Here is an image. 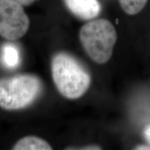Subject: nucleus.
Here are the masks:
<instances>
[{"label":"nucleus","mask_w":150,"mask_h":150,"mask_svg":"<svg viewBox=\"0 0 150 150\" xmlns=\"http://www.w3.org/2000/svg\"><path fill=\"white\" fill-rule=\"evenodd\" d=\"M52 74L58 91L65 98H79L91 85L88 70L74 57L65 52L56 54L52 59Z\"/></svg>","instance_id":"nucleus-1"},{"label":"nucleus","mask_w":150,"mask_h":150,"mask_svg":"<svg viewBox=\"0 0 150 150\" xmlns=\"http://www.w3.org/2000/svg\"><path fill=\"white\" fill-rule=\"evenodd\" d=\"M117 32L106 19L91 20L81 28L79 39L91 59L98 64L106 63L111 57L117 41Z\"/></svg>","instance_id":"nucleus-2"},{"label":"nucleus","mask_w":150,"mask_h":150,"mask_svg":"<svg viewBox=\"0 0 150 150\" xmlns=\"http://www.w3.org/2000/svg\"><path fill=\"white\" fill-rule=\"evenodd\" d=\"M42 84L37 76L17 74L0 79V107L14 110L32 104L39 96Z\"/></svg>","instance_id":"nucleus-3"},{"label":"nucleus","mask_w":150,"mask_h":150,"mask_svg":"<svg viewBox=\"0 0 150 150\" xmlns=\"http://www.w3.org/2000/svg\"><path fill=\"white\" fill-rule=\"evenodd\" d=\"M30 20L22 5L13 0H0V35L8 40L24 36Z\"/></svg>","instance_id":"nucleus-4"},{"label":"nucleus","mask_w":150,"mask_h":150,"mask_svg":"<svg viewBox=\"0 0 150 150\" xmlns=\"http://www.w3.org/2000/svg\"><path fill=\"white\" fill-rule=\"evenodd\" d=\"M65 6L76 18L83 20L98 16L101 4L98 0H63Z\"/></svg>","instance_id":"nucleus-5"},{"label":"nucleus","mask_w":150,"mask_h":150,"mask_svg":"<svg viewBox=\"0 0 150 150\" xmlns=\"http://www.w3.org/2000/svg\"><path fill=\"white\" fill-rule=\"evenodd\" d=\"M15 150H51L52 146L46 140L36 136H26L14 145Z\"/></svg>","instance_id":"nucleus-6"},{"label":"nucleus","mask_w":150,"mask_h":150,"mask_svg":"<svg viewBox=\"0 0 150 150\" xmlns=\"http://www.w3.org/2000/svg\"><path fill=\"white\" fill-rule=\"evenodd\" d=\"M1 60L5 67L14 69L20 63V53L18 47L12 43H6L1 50Z\"/></svg>","instance_id":"nucleus-7"},{"label":"nucleus","mask_w":150,"mask_h":150,"mask_svg":"<svg viewBox=\"0 0 150 150\" xmlns=\"http://www.w3.org/2000/svg\"><path fill=\"white\" fill-rule=\"evenodd\" d=\"M122 10L130 16L138 14L143 9L148 0H118Z\"/></svg>","instance_id":"nucleus-8"},{"label":"nucleus","mask_w":150,"mask_h":150,"mask_svg":"<svg viewBox=\"0 0 150 150\" xmlns=\"http://www.w3.org/2000/svg\"><path fill=\"white\" fill-rule=\"evenodd\" d=\"M143 134L145 140L150 144V124L148 125L147 127H145V128L144 129Z\"/></svg>","instance_id":"nucleus-9"},{"label":"nucleus","mask_w":150,"mask_h":150,"mask_svg":"<svg viewBox=\"0 0 150 150\" xmlns=\"http://www.w3.org/2000/svg\"><path fill=\"white\" fill-rule=\"evenodd\" d=\"M13 1H16L22 6H29L34 2L35 0H13Z\"/></svg>","instance_id":"nucleus-10"},{"label":"nucleus","mask_w":150,"mask_h":150,"mask_svg":"<svg viewBox=\"0 0 150 150\" xmlns=\"http://www.w3.org/2000/svg\"><path fill=\"white\" fill-rule=\"evenodd\" d=\"M77 149L95 150V149H101V148H100V147H99V146H97V145H89V146H86V147H81V148H79V149Z\"/></svg>","instance_id":"nucleus-11"}]
</instances>
